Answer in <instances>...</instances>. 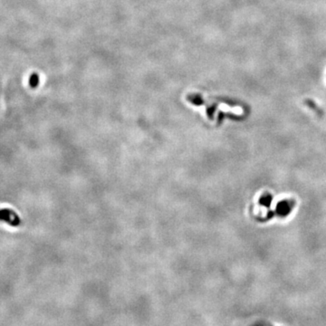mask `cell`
I'll use <instances>...</instances> for the list:
<instances>
[{
    "instance_id": "6da1fadb",
    "label": "cell",
    "mask_w": 326,
    "mask_h": 326,
    "mask_svg": "<svg viewBox=\"0 0 326 326\" xmlns=\"http://www.w3.org/2000/svg\"><path fill=\"white\" fill-rule=\"evenodd\" d=\"M291 211V205L288 201H281L276 207V212L280 216H286Z\"/></svg>"
},
{
    "instance_id": "7a4b0ae2",
    "label": "cell",
    "mask_w": 326,
    "mask_h": 326,
    "mask_svg": "<svg viewBox=\"0 0 326 326\" xmlns=\"http://www.w3.org/2000/svg\"><path fill=\"white\" fill-rule=\"evenodd\" d=\"M271 201H272V197L270 195L263 196L259 199V202H260L261 205L265 206V207H269L270 204H271Z\"/></svg>"
}]
</instances>
